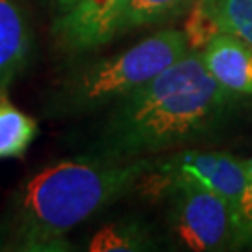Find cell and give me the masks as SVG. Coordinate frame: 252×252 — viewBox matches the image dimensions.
Instances as JSON below:
<instances>
[{
    "label": "cell",
    "instance_id": "12",
    "mask_svg": "<svg viewBox=\"0 0 252 252\" xmlns=\"http://www.w3.org/2000/svg\"><path fill=\"white\" fill-rule=\"evenodd\" d=\"M148 245L146 230L133 222H116L105 226L90 239L88 251L107 252V251H140Z\"/></svg>",
    "mask_w": 252,
    "mask_h": 252
},
{
    "label": "cell",
    "instance_id": "9",
    "mask_svg": "<svg viewBox=\"0 0 252 252\" xmlns=\"http://www.w3.org/2000/svg\"><path fill=\"white\" fill-rule=\"evenodd\" d=\"M36 135V120L15 107L6 94H0V161L21 157Z\"/></svg>",
    "mask_w": 252,
    "mask_h": 252
},
{
    "label": "cell",
    "instance_id": "2",
    "mask_svg": "<svg viewBox=\"0 0 252 252\" xmlns=\"http://www.w3.org/2000/svg\"><path fill=\"white\" fill-rule=\"evenodd\" d=\"M148 159L60 161L23 183L15 200V235L25 251H62L65 235L138 185Z\"/></svg>",
    "mask_w": 252,
    "mask_h": 252
},
{
    "label": "cell",
    "instance_id": "11",
    "mask_svg": "<svg viewBox=\"0 0 252 252\" xmlns=\"http://www.w3.org/2000/svg\"><path fill=\"white\" fill-rule=\"evenodd\" d=\"M192 0H129L126 15L122 19V30H133L161 23L181 13Z\"/></svg>",
    "mask_w": 252,
    "mask_h": 252
},
{
    "label": "cell",
    "instance_id": "6",
    "mask_svg": "<svg viewBox=\"0 0 252 252\" xmlns=\"http://www.w3.org/2000/svg\"><path fill=\"white\" fill-rule=\"evenodd\" d=\"M129 0H79L54 23V34L65 49L90 51L105 45L122 28Z\"/></svg>",
    "mask_w": 252,
    "mask_h": 252
},
{
    "label": "cell",
    "instance_id": "4",
    "mask_svg": "<svg viewBox=\"0 0 252 252\" xmlns=\"http://www.w3.org/2000/svg\"><path fill=\"white\" fill-rule=\"evenodd\" d=\"M249 178V161L245 162L230 153L222 152H196L187 150L152 166L138 180L148 192H170L178 183H194L215 192L235 209Z\"/></svg>",
    "mask_w": 252,
    "mask_h": 252
},
{
    "label": "cell",
    "instance_id": "3",
    "mask_svg": "<svg viewBox=\"0 0 252 252\" xmlns=\"http://www.w3.org/2000/svg\"><path fill=\"white\" fill-rule=\"evenodd\" d=\"M190 51L185 32L166 28L124 53L92 62L62 84L53 97L60 114L88 112L116 103L144 86Z\"/></svg>",
    "mask_w": 252,
    "mask_h": 252
},
{
    "label": "cell",
    "instance_id": "7",
    "mask_svg": "<svg viewBox=\"0 0 252 252\" xmlns=\"http://www.w3.org/2000/svg\"><path fill=\"white\" fill-rule=\"evenodd\" d=\"M204 65L230 95H252V47L230 32H219L200 51Z\"/></svg>",
    "mask_w": 252,
    "mask_h": 252
},
{
    "label": "cell",
    "instance_id": "5",
    "mask_svg": "<svg viewBox=\"0 0 252 252\" xmlns=\"http://www.w3.org/2000/svg\"><path fill=\"white\" fill-rule=\"evenodd\" d=\"M174 226L190 251H215L235 234L234 209L222 196L194 183L174 185Z\"/></svg>",
    "mask_w": 252,
    "mask_h": 252
},
{
    "label": "cell",
    "instance_id": "8",
    "mask_svg": "<svg viewBox=\"0 0 252 252\" xmlns=\"http://www.w3.org/2000/svg\"><path fill=\"white\" fill-rule=\"evenodd\" d=\"M32 51V30L21 0H0V94L25 71Z\"/></svg>",
    "mask_w": 252,
    "mask_h": 252
},
{
    "label": "cell",
    "instance_id": "10",
    "mask_svg": "<svg viewBox=\"0 0 252 252\" xmlns=\"http://www.w3.org/2000/svg\"><path fill=\"white\" fill-rule=\"evenodd\" d=\"M220 32H230L252 47V0H206Z\"/></svg>",
    "mask_w": 252,
    "mask_h": 252
},
{
    "label": "cell",
    "instance_id": "14",
    "mask_svg": "<svg viewBox=\"0 0 252 252\" xmlns=\"http://www.w3.org/2000/svg\"><path fill=\"white\" fill-rule=\"evenodd\" d=\"M54 4L58 6V8L62 9V11H65V9H69L73 6V4H77L79 0H53Z\"/></svg>",
    "mask_w": 252,
    "mask_h": 252
},
{
    "label": "cell",
    "instance_id": "13",
    "mask_svg": "<svg viewBox=\"0 0 252 252\" xmlns=\"http://www.w3.org/2000/svg\"><path fill=\"white\" fill-rule=\"evenodd\" d=\"M235 235L239 239H252V159L249 161V178L235 209Z\"/></svg>",
    "mask_w": 252,
    "mask_h": 252
},
{
    "label": "cell",
    "instance_id": "1",
    "mask_svg": "<svg viewBox=\"0 0 252 252\" xmlns=\"http://www.w3.org/2000/svg\"><path fill=\"white\" fill-rule=\"evenodd\" d=\"M228 92L189 51L144 86L116 101L99 138L103 155L136 159L202 133L222 110Z\"/></svg>",
    "mask_w": 252,
    "mask_h": 252
}]
</instances>
